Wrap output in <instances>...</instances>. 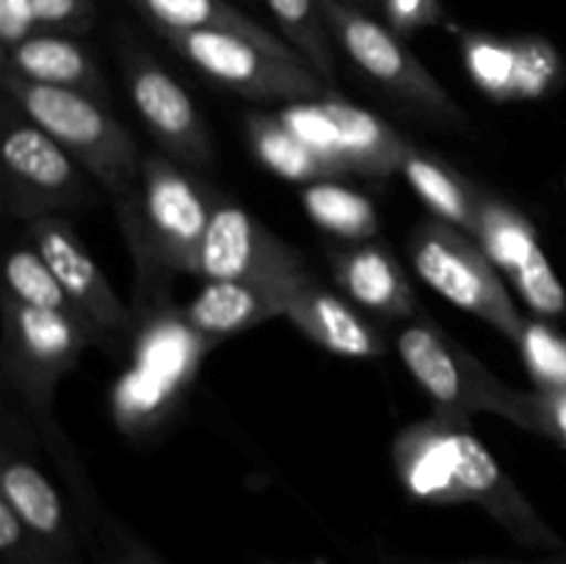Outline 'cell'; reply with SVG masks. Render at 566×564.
<instances>
[{
	"mask_svg": "<svg viewBox=\"0 0 566 564\" xmlns=\"http://www.w3.org/2000/svg\"><path fill=\"white\" fill-rule=\"evenodd\" d=\"M280 119L307 144L313 153H318L337 175H352L348 171L346 158L340 149V136H337V125L332 119L329 108H326L324 97L321 100H302V103H291L287 108L280 111Z\"/></svg>",
	"mask_w": 566,
	"mask_h": 564,
	"instance_id": "cell-28",
	"label": "cell"
},
{
	"mask_svg": "<svg viewBox=\"0 0 566 564\" xmlns=\"http://www.w3.org/2000/svg\"><path fill=\"white\" fill-rule=\"evenodd\" d=\"M332 119L340 136L343 158H346L348 171L370 177H387L392 171H401L403 158H407L412 144L392 130L385 119H379L370 111L352 105L343 97H324Z\"/></svg>",
	"mask_w": 566,
	"mask_h": 564,
	"instance_id": "cell-21",
	"label": "cell"
},
{
	"mask_svg": "<svg viewBox=\"0 0 566 564\" xmlns=\"http://www.w3.org/2000/svg\"><path fill=\"white\" fill-rule=\"evenodd\" d=\"M0 501L14 509L25 529L59 558L61 564L83 562V531L75 525L64 498L53 481L25 457H3L0 468Z\"/></svg>",
	"mask_w": 566,
	"mask_h": 564,
	"instance_id": "cell-15",
	"label": "cell"
},
{
	"mask_svg": "<svg viewBox=\"0 0 566 564\" xmlns=\"http://www.w3.org/2000/svg\"><path fill=\"white\" fill-rule=\"evenodd\" d=\"M346 3L357 6V9H363V11H370V9H376V6H379L381 0H346Z\"/></svg>",
	"mask_w": 566,
	"mask_h": 564,
	"instance_id": "cell-36",
	"label": "cell"
},
{
	"mask_svg": "<svg viewBox=\"0 0 566 564\" xmlns=\"http://www.w3.org/2000/svg\"><path fill=\"white\" fill-rule=\"evenodd\" d=\"M473 238L534 313L545 318L566 313V291L528 216L520 213L514 205L481 191Z\"/></svg>",
	"mask_w": 566,
	"mask_h": 564,
	"instance_id": "cell-12",
	"label": "cell"
},
{
	"mask_svg": "<svg viewBox=\"0 0 566 564\" xmlns=\"http://www.w3.org/2000/svg\"><path fill=\"white\" fill-rule=\"evenodd\" d=\"M514 100L542 97L553 92L564 77V61L558 50L542 36L514 39Z\"/></svg>",
	"mask_w": 566,
	"mask_h": 564,
	"instance_id": "cell-29",
	"label": "cell"
},
{
	"mask_svg": "<svg viewBox=\"0 0 566 564\" xmlns=\"http://www.w3.org/2000/svg\"><path fill=\"white\" fill-rule=\"evenodd\" d=\"M92 523V551L99 564H164L149 547L133 540L125 531H116L114 525H99L97 520Z\"/></svg>",
	"mask_w": 566,
	"mask_h": 564,
	"instance_id": "cell-32",
	"label": "cell"
},
{
	"mask_svg": "<svg viewBox=\"0 0 566 564\" xmlns=\"http://www.w3.org/2000/svg\"><path fill=\"white\" fill-rule=\"evenodd\" d=\"M302 274H307V269L282 276V280L208 282L186 307V318L191 321L199 335H205L216 346L224 337L252 330V326L263 324L265 318L282 315L285 293Z\"/></svg>",
	"mask_w": 566,
	"mask_h": 564,
	"instance_id": "cell-17",
	"label": "cell"
},
{
	"mask_svg": "<svg viewBox=\"0 0 566 564\" xmlns=\"http://www.w3.org/2000/svg\"><path fill=\"white\" fill-rule=\"evenodd\" d=\"M282 315L293 321L310 341L340 357L370 359L387 352L381 332L370 321H365L352 304L321 288L310 271L298 276L285 293Z\"/></svg>",
	"mask_w": 566,
	"mask_h": 564,
	"instance_id": "cell-16",
	"label": "cell"
},
{
	"mask_svg": "<svg viewBox=\"0 0 566 564\" xmlns=\"http://www.w3.org/2000/svg\"><path fill=\"white\" fill-rule=\"evenodd\" d=\"M409 254L420 280L431 291L495 326L509 341H520L525 318L520 315L501 271L470 232L440 219L423 221L409 238Z\"/></svg>",
	"mask_w": 566,
	"mask_h": 564,
	"instance_id": "cell-5",
	"label": "cell"
},
{
	"mask_svg": "<svg viewBox=\"0 0 566 564\" xmlns=\"http://www.w3.org/2000/svg\"><path fill=\"white\" fill-rule=\"evenodd\" d=\"M202 75L249 100L302 103L326 94V81L302 59H282L249 39L221 31H158Z\"/></svg>",
	"mask_w": 566,
	"mask_h": 564,
	"instance_id": "cell-8",
	"label": "cell"
},
{
	"mask_svg": "<svg viewBox=\"0 0 566 564\" xmlns=\"http://www.w3.org/2000/svg\"><path fill=\"white\" fill-rule=\"evenodd\" d=\"M562 564H566V558H564V562H562Z\"/></svg>",
	"mask_w": 566,
	"mask_h": 564,
	"instance_id": "cell-38",
	"label": "cell"
},
{
	"mask_svg": "<svg viewBox=\"0 0 566 564\" xmlns=\"http://www.w3.org/2000/svg\"><path fill=\"white\" fill-rule=\"evenodd\" d=\"M36 20L28 0H0V39L3 48L11 50L36 33Z\"/></svg>",
	"mask_w": 566,
	"mask_h": 564,
	"instance_id": "cell-35",
	"label": "cell"
},
{
	"mask_svg": "<svg viewBox=\"0 0 566 564\" xmlns=\"http://www.w3.org/2000/svg\"><path fill=\"white\" fill-rule=\"evenodd\" d=\"M462 59L481 92L495 100H514V39L470 31L462 36Z\"/></svg>",
	"mask_w": 566,
	"mask_h": 564,
	"instance_id": "cell-27",
	"label": "cell"
},
{
	"mask_svg": "<svg viewBox=\"0 0 566 564\" xmlns=\"http://www.w3.org/2000/svg\"><path fill=\"white\" fill-rule=\"evenodd\" d=\"M6 293H9L11 299H17V302L28 304V307L53 310V313L70 315V318L86 324L88 330L99 332L97 326L81 313V307L72 302L70 293L64 291V285L59 282L55 271L50 269L48 260L39 254L36 247H17L14 252L6 258ZM99 335H103V332H99ZM105 341H108V337H105Z\"/></svg>",
	"mask_w": 566,
	"mask_h": 564,
	"instance_id": "cell-25",
	"label": "cell"
},
{
	"mask_svg": "<svg viewBox=\"0 0 566 564\" xmlns=\"http://www.w3.org/2000/svg\"><path fill=\"white\" fill-rule=\"evenodd\" d=\"M457 564H506V562H492V558H468V562H457Z\"/></svg>",
	"mask_w": 566,
	"mask_h": 564,
	"instance_id": "cell-37",
	"label": "cell"
},
{
	"mask_svg": "<svg viewBox=\"0 0 566 564\" xmlns=\"http://www.w3.org/2000/svg\"><path fill=\"white\" fill-rule=\"evenodd\" d=\"M335 276L354 302L387 318H407L418 310L412 282L401 263L379 243L365 241L348 252H337Z\"/></svg>",
	"mask_w": 566,
	"mask_h": 564,
	"instance_id": "cell-19",
	"label": "cell"
},
{
	"mask_svg": "<svg viewBox=\"0 0 566 564\" xmlns=\"http://www.w3.org/2000/svg\"><path fill=\"white\" fill-rule=\"evenodd\" d=\"M401 175L420 197V202L431 210L440 221L470 232L475 230V213H479L481 191L459 175L453 166L418 147H409L401 164Z\"/></svg>",
	"mask_w": 566,
	"mask_h": 564,
	"instance_id": "cell-22",
	"label": "cell"
},
{
	"mask_svg": "<svg viewBox=\"0 0 566 564\" xmlns=\"http://www.w3.org/2000/svg\"><path fill=\"white\" fill-rule=\"evenodd\" d=\"M210 348L213 343L193 330L186 310L166 302L149 307L133 337L130 368L111 390L116 426L133 437L158 429L175 412Z\"/></svg>",
	"mask_w": 566,
	"mask_h": 564,
	"instance_id": "cell-3",
	"label": "cell"
},
{
	"mask_svg": "<svg viewBox=\"0 0 566 564\" xmlns=\"http://www.w3.org/2000/svg\"><path fill=\"white\" fill-rule=\"evenodd\" d=\"M381 9H385L387 25L401 36L446 22L440 0H381Z\"/></svg>",
	"mask_w": 566,
	"mask_h": 564,
	"instance_id": "cell-34",
	"label": "cell"
},
{
	"mask_svg": "<svg viewBox=\"0 0 566 564\" xmlns=\"http://www.w3.org/2000/svg\"><path fill=\"white\" fill-rule=\"evenodd\" d=\"M302 205L321 230L346 241L365 243L379 232V213L365 194L340 186L335 180L307 182Z\"/></svg>",
	"mask_w": 566,
	"mask_h": 564,
	"instance_id": "cell-24",
	"label": "cell"
},
{
	"mask_svg": "<svg viewBox=\"0 0 566 564\" xmlns=\"http://www.w3.org/2000/svg\"><path fill=\"white\" fill-rule=\"evenodd\" d=\"M525 431L551 437V440L566 446V387H551V390L528 393V424Z\"/></svg>",
	"mask_w": 566,
	"mask_h": 564,
	"instance_id": "cell-33",
	"label": "cell"
},
{
	"mask_svg": "<svg viewBox=\"0 0 566 564\" xmlns=\"http://www.w3.org/2000/svg\"><path fill=\"white\" fill-rule=\"evenodd\" d=\"M398 354L409 374L437 404V412L464 418L492 412L525 429L528 393L514 390L481 365L468 348L431 324H409L398 335Z\"/></svg>",
	"mask_w": 566,
	"mask_h": 564,
	"instance_id": "cell-6",
	"label": "cell"
},
{
	"mask_svg": "<svg viewBox=\"0 0 566 564\" xmlns=\"http://www.w3.org/2000/svg\"><path fill=\"white\" fill-rule=\"evenodd\" d=\"M31 243L55 271L72 302L105 337L130 330L133 313L116 296L99 265L94 263L92 254L77 241L75 230L61 216H44V219L31 221Z\"/></svg>",
	"mask_w": 566,
	"mask_h": 564,
	"instance_id": "cell-14",
	"label": "cell"
},
{
	"mask_svg": "<svg viewBox=\"0 0 566 564\" xmlns=\"http://www.w3.org/2000/svg\"><path fill=\"white\" fill-rule=\"evenodd\" d=\"M304 269L307 265L302 254L265 230L249 210L224 199H213L193 274L202 276L205 282L282 280Z\"/></svg>",
	"mask_w": 566,
	"mask_h": 564,
	"instance_id": "cell-13",
	"label": "cell"
},
{
	"mask_svg": "<svg viewBox=\"0 0 566 564\" xmlns=\"http://www.w3.org/2000/svg\"><path fill=\"white\" fill-rule=\"evenodd\" d=\"M144 17L155 25V31H221L235 33V36L249 39L282 59H302L285 39L265 31L260 22L243 14L227 0H130ZM304 61V59H302Z\"/></svg>",
	"mask_w": 566,
	"mask_h": 564,
	"instance_id": "cell-20",
	"label": "cell"
},
{
	"mask_svg": "<svg viewBox=\"0 0 566 564\" xmlns=\"http://www.w3.org/2000/svg\"><path fill=\"white\" fill-rule=\"evenodd\" d=\"M274 20L280 22L285 42L324 77L326 83H335L337 61L332 48V28L326 22L321 0H265Z\"/></svg>",
	"mask_w": 566,
	"mask_h": 564,
	"instance_id": "cell-26",
	"label": "cell"
},
{
	"mask_svg": "<svg viewBox=\"0 0 566 564\" xmlns=\"http://www.w3.org/2000/svg\"><path fill=\"white\" fill-rule=\"evenodd\" d=\"M33 20L50 33H83L94 22V0H28Z\"/></svg>",
	"mask_w": 566,
	"mask_h": 564,
	"instance_id": "cell-31",
	"label": "cell"
},
{
	"mask_svg": "<svg viewBox=\"0 0 566 564\" xmlns=\"http://www.w3.org/2000/svg\"><path fill=\"white\" fill-rule=\"evenodd\" d=\"M3 92L17 108L61 144L81 169L114 202L127 243L138 232L142 210V169L136 138L111 114V108L88 94L44 86L3 70Z\"/></svg>",
	"mask_w": 566,
	"mask_h": 564,
	"instance_id": "cell-2",
	"label": "cell"
},
{
	"mask_svg": "<svg viewBox=\"0 0 566 564\" xmlns=\"http://www.w3.org/2000/svg\"><path fill=\"white\" fill-rule=\"evenodd\" d=\"M92 343H105V337L70 315L28 307L3 293L6 379L36 418L48 415L59 379Z\"/></svg>",
	"mask_w": 566,
	"mask_h": 564,
	"instance_id": "cell-10",
	"label": "cell"
},
{
	"mask_svg": "<svg viewBox=\"0 0 566 564\" xmlns=\"http://www.w3.org/2000/svg\"><path fill=\"white\" fill-rule=\"evenodd\" d=\"M247 127L252 153L274 175L293 182H321L340 177L280 119V114H252Z\"/></svg>",
	"mask_w": 566,
	"mask_h": 564,
	"instance_id": "cell-23",
	"label": "cell"
},
{
	"mask_svg": "<svg viewBox=\"0 0 566 564\" xmlns=\"http://www.w3.org/2000/svg\"><path fill=\"white\" fill-rule=\"evenodd\" d=\"M0 166L3 210L11 219L36 221L92 202V177L28 116L6 125Z\"/></svg>",
	"mask_w": 566,
	"mask_h": 564,
	"instance_id": "cell-9",
	"label": "cell"
},
{
	"mask_svg": "<svg viewBox=\"0 0 566 564\" xmlns=\"http://www.w3.org/2000/svg\"><path fill=\"white\" fill-rule=\"evenodd\" d=\"M122 70L133 108L160 144L164 155L197 169L210 166L213 142L208 125L177 77H171L153 55L130 42L122 48Z\"/></svg>",
	"mask_w": 566,
	"mask_h": 564,
	"instance_id": "cell-11",
	"label": "cell"
},
{
	"mask_svg": "<svg viewBox=\"0 0 566 564\" xmlns=\"http://www.w3.org/2000/svg\"><path fill=\"white\" fill-rule=\"evenodd\" d=\"M3 70L25 77V81L70 88V92H81L99 103H108V86H105L97 61L70 33H33L17 48L6 50Z\"/></svg>",
	"mask_w": 566,
	"mask_h": 564,
	"instance_id": "cell-18",
	"label": "cell"
},
{
	"mask_svg": "<svg viewBox=\"0 0 566 564\" xmlns=\"http://www.w3.org/2000/svg\"><path fill=\"white\" fill-rule=\"evenodd\" d=\"M210 210L213 199L199 191L177 160L164 153L144 158L138 232L130 241L142 285L160 269L193 274Z\"/></svg>",
	"mask_w": 566,
	"mask_h": 564,
	"instance_id": "cell-7",
	"label": "cell"
},
{
	"mask_svg": "<svg viewBox=\"0 0 566 564\" xmlns=\"http://www.w3.org/2000/svg\"><path fill=\"white\" fill-rule=\"evenodd\" d=\"M321 9L348 59L401 108L437 125H468V114L403 44L401 33L346 0H321Z\"/></svg>",
	"mask_w": 566,
	"mask_h": 564,
	"instance_id": "cell-4",
	"label": "cell"
},
{
	"mask_svg": "<svg viewBox=\"0 0 566 564\" xmlns=\"http://www.w3.org/2000/svg\"><path fill=\"white\" fill-rule=\"evenodd\" d=\"M392 459L401 484L418 501L475 503L523 545L562 547L556 531L503 473L464 418L434 412L407 426L392 442Z\"/></svg>",
	"mask_w": 566,
	"mask_h": 564,
	"instance_id": "cell-1",
	"label": "cell"
},
{
	"mask_svg": "<svg viewBox=\"0 0 566 564\" xmlns=\"http://www.w3.org/2000/svg\"><path fill=\"white\" fill-rule=\"evenodd\" d=\"M517 346L539 390L566 387V337L562 332L545 321H525Z\"/></svg>",
	"mask_w": 566,
	"mask_h": 564,
	"instance_id": "cell-30",
	"label": "cell"
}]
</instances>
